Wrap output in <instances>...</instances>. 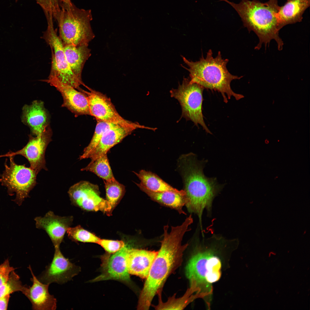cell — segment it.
Listing matches in <instances>:
<instances>
[{
	"label": "cell",
	"mask_w": 310,
	"mask_h": 310,
	"mask_svg": "<svg viewBox=\"0 0 310 310\" xmlns=\"http://www.w3.org/2000/svg\"><path fill=\"white\" fill-rule=\"evenodd\" d=\"M92 18L90 9H79L73 3L62 5L56 21L63 45H88L95 37L90 25Z\"/></svg>",
	"instance_id": "cell-5"
},
{
	"label": "cell",
	"mask_w": 310,
	"mask_h": 310,
	"mask_svg": "<svg viewBox=\"0 0 310 310\" xmlns=\"http://www.w3.org/2000/svg\"><path fill=\"white\" fill-rule=\"evenodd\" d=\"M34 220L36 227L46 232L55 247H60L67 229L73 223V217L61 216L49 211L43 216L36 217Z\"/></svg>",
	"instance_id": "cell-16"
},
{
	"label": "cell",
	"mask_w": 310,
	"mask_h": 310,
	"mask_svg": "<svg viewBox=\"0 0 310 310\" xmlns=\"http://www.w3.org/2000/svg\"><path fill=\"white\" fill-rule=\"evenodd\" d=\"M9 157V164L5 163L0 182L7 188L9 195L15 194L14 201L20 206L36 184L38 174L30 167L16 164L12 156Z\"/></svg>",
	"instance_id": "cell-9"
},
{
	"label": "cell",
	"mask_w": 310,
	"mask_h": 310,
	"mask_svg": "<svg viewBox=\"0 0 310 310\" xmlns=\"http://www.w3.org/2000/svg\"><path fill=\"white\" fill-rule=\"evenodd\" d=\"M10 298L8 294L0 298V310H7Z\"/></svg>",
	"instance_id": "cell-34"
},
{
	"label": "cell",
	"mask_w": 310,
	"mask_h": 310,
	"mask_svg": "<svg viewBox=\"0 0 310 310\" xmlns=\"http://www.w3.org/2000/svg\"><path fill=\"white\" fill-rule=\"evenodd\" d=\"M26 285H23L19 276L13 271L10 274L7 281L0 286V298L15 292L24 291Z\"/></svg>",
	"instance_id": "cell-30"
},
{
	"label": "cell",
	"mask_w": 310,
	"mask_h": 310,
	"mask_svg": "<svg viewBox=\"0 0 310 310\" xmlns=\"http://www.w3.org/2000/svg\"><path fill=\"white\" fill-rule=\"evenodd\" d=\"M221 0L231 5L241 18L244 26L249 32L252 31L257 35L259 42L255 49H259L263 44L266 48L271 41L274 40L278 50L282 49L283 43L279 35L280 29L277 17L280 7L278 0H269L265 3L257 0H241L238 4Z\"/></svg>",
	"instance_id": "cell-3"
},
{
	"label": "cell",
	"mask_w": 310,
	"mask_h": 310,
	"mask_svg": "<svg viewBox=\"0 0 310 310\" xmlns=\"http://www.w3.org/2000/svg\"><path fill=\"white\" fill-rule=\"evenodd\" d=\"M196 288L193 285H190V288L188 289L183 296L179 298H176L175 294L169 298L166 302H163L161 298V292L160 291L158 296V303L156 305H153L156 309H183L193 299V297L191 296L192 293L196 290Z\"/></svg>",
	"instance_id": "cell-26"
},
{
	"label": "cell",
	"mask_w": 310,
	"mask_h": 310,
	"mask_svg": "<svg viewBox=\"0 0 310 310\" xmlns=\"http://www.w3.org/2000/svg\"><path fill=\"white\" fill-rule=\"evenodd\" d=\"M157 253L155 251L131 248L127 258L129 273L146 279Z\"/></svg>",
	"instance_id": "cell-19"
},
{
	"label": "cell",
	"mask_w": 310,
	"mask_h": 310,
	"mask_svg": "<svg viewBox=\"0 0 310 310\" xmlns=\"http://www.w3.org/2000/svg\"><path fill=\"white\" fill-rule=\"evenodd\" d=\"M182 57L189 67L188 68L181 65L189 72L191 82L220 92L226 103L232 96L236 100L244 97L242 94L235 93L230 86L232 80L239 79L242 77L233 75L229 72L226 67L229 60L223 59L220 51L214 58L212 50L210 49L205 58L202 54L199 60L195 62L188 60L183 56Z\"/></svg>",
	"instance_id": "cell-4"
},
{
	"label": "cell",
	"mask_w": 310,
	"mask_h": 310,
	"mask_svg": "<svg viewBox=\"0 0 310 310\" xmlns=\"http://www.w3.org/2000/svg\"><path fill=\"white\" fill-rule=\"evenodd\" d=\"M68 193L71 204L75 206L87 211H101L108 216L112 214L111 206L100 196L96 185L80 181L71 186Z\"/></svg>",
	"instance_id": "cell-11"
},
{
	"label": "cell",
	"mask_w": 310,
	"mask_h": 310,
	"mask_svg": "<svg viewBox=\"0 0 310 310\" xmlns=\"http://www.w3.org/2000/svg\"><path fill=\"white\" fill-rule=\"evenodd\" d=\"M131 248L129 244L116 252L107 254L101 257V274L92 280L93 282L113 280L129 283L130 281L127 264V253Z\"/></svg>",
	"instance_id": "cell-14"
},
{
	"label": "cell",
	"mask_w": 310,
	"mask_h": 310,
	"mask_svg": "<svg viewBox=\"0 0 310 310\" xmlns=\"http://www.w3.org/2000/svg\"><path fill=\"white\" fill-rule=\"evenodd\" d=\"M204 88L189 79L184 78L181 84H179L177 89L170 91V96L177 99L181 107V118L191 120L195 125H200L206 132L212 133L204 121L202 112L203 92Z\"/></svg>",
	"instance_id": "cell-8"
},
{
	"label": "cell",
	"mask_w": 310,
	"mask_h": 310,
	"mask_svg": "<svg viewBox=\"0 0 310 310\" xmlns=\"http://www.w3.org/2000/svg\"><path fill=\"white\" fill-rule=\"evenodd\" d=\"M310 0H286L280 6L277 14L279 27L302 21L303 15L310 6Z\"/></svg>",
	"instance_id": "cell-21"
},
{
	"label": "cell",
	"mask_w": 310,
	"mask_h": 310,
	"mask_svg": "<svg viewBox=\"0 0 310 310\" xmlns=\"http://www.w3.org/2000/svg\"><path fill=\"white\" fill-rule=\"evenodd\" d=\"M106 191V200L111 206L113 210L124 195L125 186L115 179L108 181H104Z\"/></svg>",
	"instance_id": "cell-27"
},
{
	"label": "cell",
	"mask_w": 310,
	"mask_h": 310,
	"mask_svg": "<svg viewBox=\"0 0 310 310\" xmlns=\"http://www.w3.org/2000/svg\"><path fill=\"white\" fill-rule=\"evenodd\" d=\"M62 4L65 5H70L72 3L71 0H62Z\"/></svg>",
	"instance_id": "cell-35"
},
{
	"label": "cell",
	"mask_w": 310,
	"mask_h": 310,
	"mask_svg": "<svg viewBox=\"0 0 310 310\" xmlns=\"http://www.w3.org/2000/svg\"><path fill=\"white\" fill-rule=\"evenodd\" d=\"M109 254L114 253L118 251L125 245V243L122 241L101 239L98 243Z\"/></svg>",
	"instance_id": "cell-32"
},
{
	"label": "cell",
	"mask_w": 310,
	"mask_h": 310,
	"mask_svg": "<svg viewBox=\"0 0 310 310\" xmlns=\"http://www.w3.org/2000/svg\"><path fill=\"white\" fill-rule=\"evenodd\" d=\"M32 278L31 286L26 285L22 292L29 299L32 308L35 310H54L57 308V301L53 295L49 291V284L40 282L34 274L30 266L28 267Z\"/></svg>",
	"instance_id": "cell-17"
},
{
	"label": "cell",
	"mask_w": 310,
	"mask_h": 310,
	"mask_svg": "<svg viewBox=\"0 0 310 310\" xmlns=\"http://www.w3.org/2000/svg\"><path fill=\"white\" fill-rule=\"evenodd\" d=\"M200 250L189 261L185 269L190 284L197 288L202 284L208 285L215 282L221 276V262L211 248Z\"/></svg>",
	"instance_id": "cell-7"
},
{
	"label": "cell",
	"mask_w": 310,
	"mask_h": 310,
	"mask_svg": "<svg viewBox=\"0 0 310 310\" xmlns=\"http://www.w3.org/2000/svg\"><path fill=\"white\" fill-rule=\"evenodd\" d=\"M180 159L185 193V206L189 213L197 216L202 230L203 212L206 211L207 216H211L214 200L223 186L217 183L216 178L205 176V160H197L195 155L191 153L182 156Z\"/></svg>",
	"instance_id": "cell-2"
},
{
	"label": "cell",
	"mask_w": 310,
	"mask_h": 310,
	"mask_svg": "<svg viewBox=\"0 0 310 310\" xmlns=\"http://www.w3.org/2000/svg\"><path fill=\"white\" fill-rule=\"evenodd\" d=\"M88 46L87 44L64 45V52L70 69L74 75L82 81V73L84 66L91 55V50Z\"/></svg>",
	"instance_id": "cell-22"
},
{
	"label": "cell",
	"mask_w": 310,
	"mask_h": 310,
	"mask_svg": "<svg viewBox=\"0 0 310 310\" xmlns=\"http://www.w3.org/2000/svg\"><path fill=\"white\" fill-rule=\"evenodd\" d=\"M135 130L133 128L119 125L108 129L104 133L96 146L89 154L87 158L93 160L107 154L111 148L121 142Z\"/></svg>",
	"instance_id": "cell-20"
},
{
	"label": "cell",
	"mask_w": 310,
	"mask_h": 310,
	"mask_svg": "<svg viewBox=\"0 0 310 310\" xmlns=\"http://www.w3.org/2000/svg\"><path fill=\"white\" fill-rule=\"evenodd\" d=\"M81 170L92 173L104 180L108 181L115 179L111 168L107 154L91 160L90 163Z\"/></svg>",
	"instance_id": "cell-25"
},
{
	"label": "cell",
	"mask_w": 310,
	"mask_h": 310,
	"mask_svg": "<svg viewBox=\"0 0 310 310\" xmlns=\"http://www.w3.org/2000/svg\"><path fill=\"white\" fill-rule=\"evenodd\" d=\"M89 91L82 89L81 92L87 96L88 102L90 115L94 117L97 121L111 123L122 126L130 127L135 130L145 129L153 130L154 128L140 125L123 118L118 113L110 99L105 95L86 86Z\"/></svg>",
	"instance_id": "cell-10"
},
{
	"label": "cell",
	"mask_w": 310,
	"mask_h": 310,
	"mask_svg": "<svg viewBox=\"0 0 310 310\" xmlns=\"http://www.w3.org/2000/svg\"><path fill=\"white\" fill-rule=\"evenodd\" d=\"M47 28L42 38L51 48V65L49 76L55 77L61 82L78 89L80 86L85 85L73 73L67 63L64 50V45L54 27L51 14L45 15Z\"/></svg>",
	"instance_id": "cell-6"
},
{
	"label": "cell",
	"mask_w": 310,
	"mask_h": 310,
	"mask_svg": "<svg viewBox=\"0 0 310 310\" xmlns=\"http://www.w3.org/2000/svg\"><path fill=\"white\" fill-rule=\"evenodd\" d=\"M192 223L191 219L187 217L180 225L171 226L170 232L168 225L164 227L160 247L140 293L138 309H149L153 298L162 291L168 276L181 264L184 252L188 245L183 244L182 241Z\"/></svg>",
	"instance_id": "cell-1"
},
{
	"label": "cell",
	"mask_w": 310,
	"mask_h": 310,
	"mask_svg": "<svg viewBox=\"0 0 310 310\" xmlns=\"http://www.w3.org/2000/svg\"><path fill=\"white\" fill-rule=\"evenodd\" d=\"M15 269L10 266L8 259L0 265V286L7 281L10 273Z\"/></svg>",
	"instance_id": "cell-33"
},
{
	"label": "cell",
	"mask_w": 310,
	"mask_h": 310,
	"mask_svg": "<svg viewBox=\"0 0 310 310\" xmlns=\"http://www.w3.org/2000/svg\"><path fill=\"white\" fill-rule=\"evenodd\" d=\"M43 81L54 87L60 92L63 100L62 106L67 108L75 117L90 115L87 97L84 93L61 82L55 77L49 76Z\"/></svg>",
	"instance_id": "cell-15"
},
{
	"label": "cell",
	"mask_w": 310,
	"mask_h": 310,
	"mask_svg": "<svg viewBox=\"0 0 310 310\" xmlns=\"http://www.w3.org/2000/svg\"><path fill=\"white\" fill-rule=\"evenodd\" d=\"M134 173L140 180V183L149 190L154 192L171 191L185 195L184 190H179L173 187L152 172L142 170L138 173Z\"/></svg>",
	"instance_id": "cell-24"
},
{
	"label": "cell",
	"mask_w": 310,
	"mask_h": 310,
	"mask_svg": "<svg viewBox=\"0 0 310 310\" xmlns=\"http://www.w3.org/2000/svg\"><path fill=\"white\" fill-rule=\"evenodd\" d=\"M66 233L69 238L72 241L83 243H98L100 238L90 232L84 229L80 225L69 227Z\"/></svg>",
	"instance_id": "cell-29"
},
{
	"label": "cell",
	"mask_w": 310,
	"mask_h": 310,
	"mask_svg": "<svg viewBox=\"0 0 310 310\" xmlns=\"http://www.w3.org/2000/svg\"><path fill=\"white\" fill-rule=\"evenodd\" d=\"M136 184L154 201L175 210L180 214H186L183 210L185 204V195L171 191H153L147 189L140 183Z\"/></svg>",
	"instance_id": "cell-23"
},
{
	"label": "cell",
	"mask_w": 310,
	"mask_h": 310,
	"mask_svg": "<svg viewBox=\"0 0 310 310\" xmlns=\"http://www.w3.org/2000/svg\"><path fill=\"white\" fill-rule=\"evenodd\" d=\"M117 125H118L97 121L94 132L91 140L88 146L84 149L83 153L80 156L79 159L81 160L87 158L89 154L97 145L104 133L108 129Z\"/></svg>",
	"instance_id": "cell-28"
},
{
	"label": "cell",
	"mask_w": 310,
	"mask_h": 310,
	"mask_svg": "<svg viewBox=\"0 0 310 310\" xmlns=\"http://www.w3.org/2000/svg\"><path fill=\"white\" fill-rule=\"evenodd\" d=\"M35 0L42 7L45 14H51L55 18L59 14L61 10L62 0Z\"/></svg>",
	"instance_id": "cell-31"
},
{
	"label": "cell",
	"mask_w": 310,
	"mask_h": 310,
	"mask_svg": "<svg viewBox=\"0 0 310 310\" xmlns=\"http://www.w3.org/2000/svg\"><path fill=\"white\" fill-rule=\"evenodd\" d=\"M22 111V121L29 127L33 135L40 134L49 126V115L43 102L34 100L30 105H24Z\"/></svg>",
	"instance_id": "cell-18"
},
{
	"label": "cell",
	"mask_w": 310,
	"mask_h": 310,
	"mask_svg": "<svg viewBox=\"0 0 310 310\" xmlns=\"http://www.w3.org/2000/svg\"><path fill=\"white\" fill-rule=\"evenodd\" d=\"M52 131L50 126L40 134L34 137L29 135L27 144L22 149L15 152H9L0 155V157L21 155L29 162L30 167L38 174L40 171L47 170L45 158L46 148L51 140Z\"/></svg>",
	"instance_id": "cell-12"
},
{
	"label": "cell",
	"mask_w": 310,
	"mask_h": 310,
	"mask_svg": "<svg viewBox=\"0 0 310 310\" xmlns=\"http://www.w3.org/2000/svg\"><path fill=\"white\" fill-rule=\"evenodd\" d=\"M55 249L51 262L37 278L44 284H64L71 280L80 270V267L63 255L60 247H55Z\"/></svg>",
	"instance_id": "cell-13"
}]
</instances>
